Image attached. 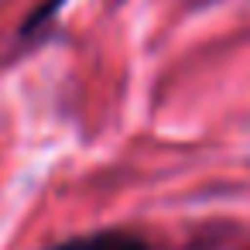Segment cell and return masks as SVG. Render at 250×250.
Listing matches in <instances>:
<instances>
[{
  "label": "cell",
  "instance_id": "obj_1",
  "mask_svg": "<svg viewBox=\"0 0 250 250\" xmlns=\"http://www.w3.org/2000/svg\"><path fill=\"white\" fill-rule=\"evenodd\" d=\"M48 250H151V243L134 229H93V233L69 236Z\"/></svg>",
  "mask_w": 250,
  "mask_h": 250
},
{
  "label": "cell",
  "instance_id": "obj_2",
  "mask_svg": "<svg viewBox=\"0 0 250 250\" xmlns=\"http://www.w3.org/2000/svg\"><path fill=\"white\" fill-rule=\"evenodd\" d=\"M62 4H65V0H42V4H38V7H35V11H31V14L21 21V31H18V38L31 45L38 35H45V31L52 28V21L59 18Z\"/></svg>",
  "mask_w": 250,
  "mask_h": 250
}]
</instances>
